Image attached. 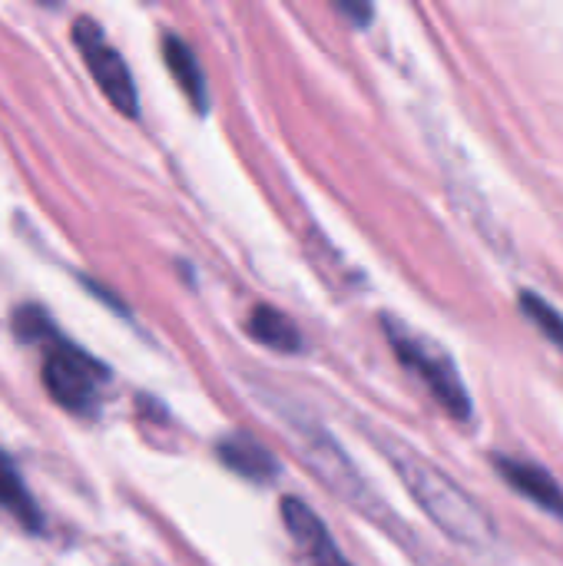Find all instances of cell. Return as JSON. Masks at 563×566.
Here are the masks:
<instances>
[{"label":"cell","mask_w":563,"mask_h":566,"mask_svg":"<svg viewBox=\"0 0 563 566\" xmlns=\"http://www.w3.org/2000/svg\"><path fill=\"white\" fill-rule=\"evenodd\" d=\"M385 454L395 464V471L402 474V481L411 491V497L418 501V507L428 514V521L445 537H451L461 547H475V551H484L498 541L494 521L448 474H441L435 464H428L425 458H418L408 448H392Z\"/></svg>","instance_id":"1"},{"label":"cell","mask_w":563,"mask_h":566,"mask_svg":"<svg viewBox=\"0 0 563 566\" xmlns=\"http://www.w3.org/2000/svg\"><path fill=\"white\" fill-rule=\"evenodd\" d=\"M385 335L398 355V361L431 391V398L455 418V421H468L471 418V398L468 388L451 361V355L435 345L431 338L411 332L408 325H402L398 318H385Z\"/></svg>","instance_id":"2"},{"label":"cell","mask_w":563,"mask_h":566,"mask_svg":"<svg viewBox=\"0 0 563 566\" xmlns=\"http://www.w3.org/2000/svg\"><path fill=\"white\" fill-rule=\"evenodd\" d=\"M73 43L86 63V70L93 73L100 93L123 113V116H136L139 113V96H136V83L133 73L126 66V60L119 56V50L103 36V30L96 27V20L80 17L73 23Z\"/></svg>","instance_id":"3"},{"label":"cell","mask_w":563,"mask_h":566,"mask_svg":"<svg viewBox=\"0 0 563 566\" xmlns=\"http://www.w3.org/2000/svg\"><path fill=\"white\" fill-rule=\"evenodd\" d=\"M43 385L66 411H90L106 385V368L66 342H53L43 358Z\"/></svg>","instance_id":"4"},{"label":"cell","mask_w":563,"mask_h":566,"mask_svg":"<svg viewBox=\"0 0 563 566\" xmlns=\"http://www.w3.org/2000/svg\"><path fill=\"white\" fill-rule=\"evenodd\" d=\"M282 521H285L292 541L309 554L312 566H352L342 557V551H338V544L332 541L329 527L312 514V507H309L305 501L285 497V501H282Z\"/></svg>","instance_id":"5"},{"label":"cell","mask_w":563,"mask_h":566,"mask_svg":"<svg viewBox=\"0 0 563 566\" xmlns=\"http://www.w3.org/2000/svg\"><path fill=\"white\" fill-rule=\"evenodd\" d=\"M302 454H305V461L312 464V471H315L335 494H342V497H348V501H358V497L365 494V488H362L355 468L342 458L338 444H332L325 431H315L309 441H302Z\"/></svg>","instance_id":"6"},{"label":"cell","mask_w":563,"mask_h":566,"mask_svg":"<svg viewBox=\"0 0 563 566\" xmlns=\"http://www.w3.org/2000/svg\"><path fill=\"white\" fill-rule=\"evenodd\" d=\"M498 468H501L504 481H508L514 491H521V494H524L528 501H534L541 511L563 517V491L561 484H557L548 471H541V468H534V464H528V461H511V458H498Z\"/></svg>","instance_id":"7"},{"label":"cell","mask_w":563,"mask_h":566,"mask_svg":"<svg viewBox=\"0 0 563 566\" xmlns=\"http://www.w3.org/2000/svg\"><path fill=\"white\" fill-rule=\"evenodd\" d=\"M163 60H166L169 73L176 76L179 90L186 93V99H189L199 113H206V106H209V93H206V76H202V66H199V60H196L192 46L169 33V36L163 40Z\"/></svg>","instance_id":"8"},{"label":"cell","mask_w":563,"mask_h":566,"mask_svg":"<svg viewBox=\"0 0 563 566\" xmlns=\"http://www.w3.org/2000/svg\"><path fill=\"white\" fill-rule=\"evenodd\" d=\"M216 454L222 458L226 468H232L236 474H242L249 481H269L279 471L275 458L259 441H252L249 434H229V438H222L219 448H216Z\"/></svg>","instance_id":"9"},{"label":"cell","mask_w":563,"mask_h":566,"mask_svg":"<svg viewBox=\"0 0 563 566\" xmlns=\"http://www.w3.org/2000/svg\"><path fill=\"white\" fill-rule=\"evenodd\" d=\"M0 507H3L13 521H20L30 534H37V531L43 527L40 507H37V501L30 497V491L23 488V478H20L17 464H13L7 454H0Z\"/></svg>","instance_id":"10"},{"label":"cell","mask_w":563,"mask_h":566,"mask_svg":"<svg viewBox=\"0 0 563 566\" xmlns=\"http://www.w3.org/2000/svg\"><path fill=\"white\" fill-rule=\"evenodd\" d=\"M249 335L259 345H265L272 352H285V355H292V352L302 348L299 328L279 308H272V305H256L252 308V315H249Z\"/></svg>","instance_id":"11"},{"label":"cell","mask_w":563,"mask_h":566,"mask_svg":"<svg viewBox=\"0 0 563 566\" xmlns=\"http://www.w3.org/2000/svg\"><path fill=\"white\" fill-rule=\"evenodd\" d=\"M518 305L524 308V315L557 345L563 348V318L561 312L554 308V305H548L544 298H538L534 292H521V298H518Z\"/></svg>","instance_id":"12"}]
</instances>
